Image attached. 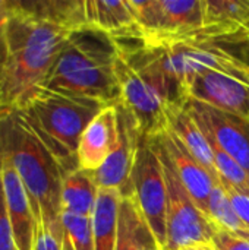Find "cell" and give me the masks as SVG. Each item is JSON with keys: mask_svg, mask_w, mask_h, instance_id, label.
Wrapping results in <instances>:
<instances>
[{"mask_svg": "<svg viewBox=\"0 0 249 250\" xmlns=\"http://www.w3.org/2000/svg\"><path fill=\"white\" fill-rule=\"evenodd\" d=\"M245 31H247V34H248V38H249V16H248V21H247V23H245Z\"/></svg>", "mask_w": 249, "mask_h": 250, "instance_id": "obj_30", "label": "cell"}, {"mask_svg": "<svg viewBox=\"0 0 249 250\" xmlns=\"http://www.w3.org/2000/svg\"><path fill=\"white\" fill-rule=\"evenodd\" d=\"M216 44L220 50H223L226 54L242 63L245 67L249 69V38H238V40H227V41H220V42H213Z\"/></svg>", "mask_w": 249, "mask_h": 250, "instance_id": "obj_24", "label": "cell"}, {"mask_svg": "<svg viewBox=\"0 0 249 250\" xmlns=\"http://www.w3.org/2000/svg\"><path fill=\"white\" fill-rule=\"evenodd\" d=\"M0 161L18 173L29 196L38 227L63 239V170L19 111H0Z\"/></svg>", "mask_w": 249, "mask_h": 250, "instance_id": "obj_3", "label": "cell"}, {"mask_svg": "<svg viewBox=\"0 0 249 250\" xmlns=\"http://www.w3.org/2000/svg\"><path fill=\"white\" fill-rule=\"evenodd\" d=\"M13 3L19 10L34 18L70 29L88 25L85 1L81 0H13Z\"/></svg>", "mask_w": 249, "mask_h": 250, "instance_id": "obj_19", "label": "cell"}, {"mask_svg": "<svg viewBox=\"0 0 249 250\" xmlns=\"http://www.w3.org/2000/svg\"><path fill=\"white\" fill-rule=\"evenodd\" d=\"M106 107L109 105L97 100L40 89L18 111L66 174L78 168L79 139L87 126Z\"/></svg>", "mask_w": 249, "mask_h": 250, "instance_id": "obj_5", "label": "cell"}, {"mask_svg": "<svg viewBox=\"0 0 249 250\" xmlns=\"http://www.w3.org/2000/svg\"><path fill=\"white\" fill-rule=\"evenodd\" d=\"M200 127L249 174V119L230 114L195 100L188 103Z\"/></svg>", "mask_w": 249, "mask_h": 250, "instance_id": "obj_9", "label": "cell"}, {"mask_svg": "<svg viewBox=\"0 0 249 250\" xmlns=\"http://www.w3.org/2000/svg\"><path fill=\"white\" fill-rule=\"evenodd\" d=\"M131 198L156 236L160 249L166 246L167 188L163 164L151 138L141 136L131 174Z\"/></svg>", "mask_w": 249, "mask_h": 250, "instance_id": "obj_7", "label": "cell"}, {"mask_svg": "<svg viewBox=\"0 0 249 250\" xmlns=\"http://www.w3.org/2000/svg\"><path fill=\"white\" fill-rule=\"evenodd\" d=\"M62 224L75 250L94 249V234L91 217H79L72 214H62Z\"/></svg>", "mask_w": 249, "mask_h": 250, "instance_id": "obj_22", "label": "cell"}, {"mask_svg": "<svg viewBox=\"0 0 249 250\" xmlns=\"http://www.w3.org/2000/svg\"><path fill=\"white\" fill-rule=\"evenodd\" d=\"M87 23L107 32L113 40L144 38L128 0H87Z\"/></svg>", "mask_w": 249, "mask_h": 250, "instance_id": "obj_14", "label": "cell"}, {"mask_svg": "<svg viewBox=\"0 0 249 250\" xmlns=\"http://www.w3.org/2000/svg\"><path fill=\"white\" fill-rule=\"evenodd\" d=\"M34 250H63V239L54 236L44 227H38Z\"/></svg>", "mask_w": 249, "mask_h": 250, "instance_id": "obj_27", "label": "cell"}, {"mask_svg": "<svg viewBox=\"0 0 249 250\" xmlns=\"http://www.w3.org/2000/svg\"><path fill=\"white\" fill-rule=\"evenodd\" d=\"M116 105L106 107L84 130L76 151L78 168L91 173L98 170L114 149L119 138Z\"/></svg>", "mask_w": 249, "mask_h": 250, "instance_id": "obj_13", "label": "cell"}, {"mask_svg": "<svg viewBox=\"0 0 249 250\" xmlns=\"http://www.w3.org/2000/svg\"><path fill=\"white\" fill-rule=\"evenodd\" d=\"M116 250H161L132 198H123L120 204Z\"/></svg>", "mask_w": 249, "mask_h": 250, "instance_id": "obj_17", "label": "cell"}, {"mask_svg": "<svg viewBox=\"0 0 249 250\" xmlns=\"http://www.w3.org/2000/svg\"><path fill=\"white\" fill-rule=\"evenodd\" d=\"M249 16V0H207L205 25L244 28Z\"/></svg>", "mask_w": 249, "mask_h": 250, "instance_id": "obj_21", "label": "cell"}, {"mask_svg": "<svg viewBox=\"0 0 249 250\" xmlns=\"http://www.w3.org/2000/svg\"><path fill=\"white\" fill-rule=\"evenodd\" d=\"M226 192L229 193L236 212L239 214V217L242 218V221L249 229V195H244V193H239V192H235L230 189H226Z\"/></svg>", "mask_w": 249, "mask_h": 250, "instance_id": "obj_28", "label": "cell"}, {"mask_svg": "<svg viewBox=\"0 0 249 250\" xmlns=\"http://www.w3.org/2000/svg\"><path fill=\"white\" fill-rule=\"evenodd\" d=\"M117 57L119 47L107 32L79 26L69 34L41 89L116 105L120 101Z\"/></svg>", "mask_w": 249, "mask_h": 250, "instance_id": "obj_4", "label": "cell"}, {"mask_svg": "<svg viewBox=\"0 0 249 250\" xmlns=\"http://www.w3.org/2000/svg\"><path fill=\"white\" fill-rule=\"evenodd\" d=\"M158 138L161 146L164 148L167 157L170 158L183 188L188 190L198 208L208 217L210 196L216 185H219L213 176L194 158V155L183 146L175 133L169 129Z\"/></svg>", "mask_w": 249, "mask_h": 250, "instance_id": "obj_11", "label": "cell"}, {"mask_svg": "<svg viewBox=\"0 0 249 250\" xmlns=\"http://www.w3.org/2000/svg\"><path fill=\"white\" fill-rule=\"evenodd\" d=\"M151 141L160 155L167 188L164 250H213L216 226L183 188L158 138H151Z\"/></svg>", "mask_w": 249, "mask_h": 250, "instance_id": "obj_6", "label": "cell"}, {"mask_svg": "<svg viewBox=\"0 0 249 250\" xmlns=\"http://www.w3.org/2000/svg\"><path fill=\"white\" fill-rule=\"evenodd\" d=\"M189 100L249 119V83L219 70H204L188 82Z\"/></svg>", "mask_w": 249, "mask_h": 250, "instance_id": "obj_10", "label": "cell"}, {"mask_svg": "<svg viewBox=\"0 0 249 250\" xmlns=\"http://www.w3.org/2000/svg\"><path fill=\"white\" fill-rule=\"evenodd\" d=\"M213 250H249V240L217 229L213 237Z\"/></svg>", "mask_w": 249, "mask_h": 250, "instance_id": "obj_25", "label": "cell"}, {"mask_svg": "<svg viewBox=\"0 0 249 250\" xmlns=\"http://www.w3.org/2000/svg\"><path fill=\"white\" fill-rule=\"evenodd\" d=\"M6 208L12 224L16 250H34L38 224L29 196L18 173L4 161H0Z\"/></svg>", "mask_w": 249, "mask_h": 250, "instance_id": "obj_12", "label": "cell"}, {"mask_svg": "<svg viewBox=\"0 0 249 250\" xmlns=\"http://www.w3.org/2000/svg\"><path fill=\"white\" fill-rule=\"evenodd\" d=\"M208 218L216 226V229L249 240V229L236 212L229 193L222 185H216L210 196Z\"/></svg>", "mask_w": 249, "mask_h": 250, "instance_id": "obj_20", "label": "cell"}, {"mask_svg": "<svg viewBox=\"0 0 249 250\" xmlns=\"http://www.w3.org/2000/svg\"><path fill=\"white\" fill-rule=\"evenodd\" d=\"M0 250H16L10 218L6 208L3 180H1V168H0Z\"/></svg>", "mask_w": 249, "mask_h": 250, "instance_id": "obj_23", "label": "cell"}, {"mask_svg": "<svg viewBox=\"0 0 249 250\" xmlns=\"http://www.w3.org/2000/svg\"><path fill=\"white\" fill-rule=\"evenodd\" d=\"M194 250H204V249H194Z\"/></svg>", "mask_w": 249, "mask_h": 250, "instance_id": "obj_31", "label": "cell"}, {"mask_svg": "<svg viewBox=\"0 0 249 250\" xmlns=\"http://www.w3.org/2000/svg\"><path fill=\"white\" fill-rule=\"evenodd\" d=\"M122 199L123 196L116 189H100L97 204L91 215L95 250H116Z\"/></svg>", "mask_w": 249, "mask_h": 250, "instance_id": "obj_18", "label": "cell"}, {"mask_svg": "<svg viewBox=\"0 0 249 250\" xmlns=\"http://www.w3.org/2000/svg\"><path fill=\"white\" fill-rule=\"evenodd\" d=\"M12 13L10 0H0V67L6 60L7 56V45H6V29L7 22Z\"/></svg>", "mask_w": 249, "mask_h": 250, "instance_id": "obj_26", "label": "cell"}, {"mask_svg": "<svg viewBox=\"0 0 249 250\" xmlns=\"http://www.w3.org/2000/svg\"><path fill=\"white\" fill-rule=\"evenodd\" d=\"M63 250H75L72 243H70V240H69V237L66 236V233H65V237H63Z\"/></svg>", "mask_w": 249, "mask_h": 250, "instance_id": "obj_29", "label": "cell"}, {"mask_svg": "<svg viewBox=\"0 0 249 250\" xmlns=\"http://www.w3.org/2000/svg\"><path fill=\"white\" fill-rule=\"evenodd\" d=\"M167 129L178 136V139L194 155V158L220 185V180H219V176L216 171L213 149L210 146V142H208L205 133L201 130V127H200L197 119L194 117L188 104L183 107L170 108V111H169V127Z\"/></svg>", "mask_w": 249, "mask_h": 250, "instance_id": "obj_15", "label": "cell"}, {"mask_svg": "<svg viewBox=\"0 0 249 250\" xmlns=\"http://www.w3.org/2000/svg\"><path fill=\"white\" fill-rule=\"evenodd\" d=\"M100 188L91 171L76 168L63 176L60 207L62 214L91 217L97 204Z\"/></svg>", "mask_w": 249, "mask_h": 250, "instance_id": "obj_16", "label": "cell"}, {"mask_svg": "<svg viewBox=\"0 0 249 250\" xmlns=\"http://www.w3.org/2000/svg\"><path fill=\"white\" fill-rule=\"evenodd\" d=\"M7 56L0 67V111L21 110L45 82L70 28L34 18L10 0Z\"/></svg>", "mask_w": 249, "mask_h": 250, "instance_id": "obj_1", "label": "cell"}, {"mask_svg": "<svg viewBox=\"0 0 249 250\" xmlns=\"http://www.w3.org/2000/svg\"><path fill=\"white\" fill-rule=\"evenodd\" d=\"M116 107L119 120L117 144L104 164L92 171V176L100 189H116L123 198H131V174L142 135L131 113L122 104Z\"/></svg>", "mask_w": 249, "mask_h": 250, "instance_id": "obj_8", "label": "cell"}, {"mask_svg": "<svg viewBox=\"0 0 249 250\" xmlns=\"http://www.w3.org/2000/svg\"><path fill=\"white\" fill-rule=\"evenodd\" d=\"M114 41L119 47V104L131 113L142 136H160L169 127L170 108L188 104V92L164 72L156 48L144 38Z\"/></svg>", "mask_w": 249, "mask_h": 250, "instance_id": "obj_2", "label": "cell"}]
</instances>
